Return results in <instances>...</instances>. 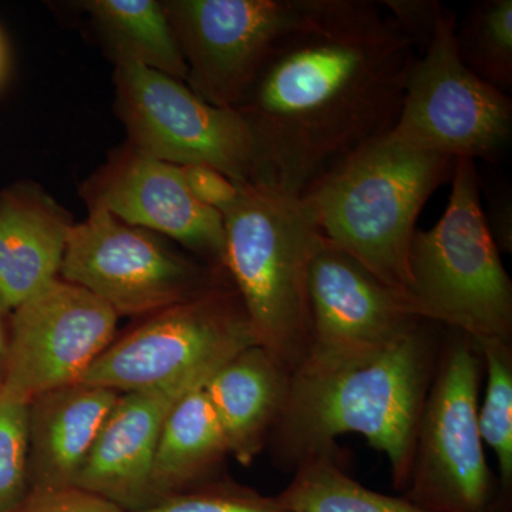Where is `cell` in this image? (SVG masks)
<instances>
[{
	"mask_svg": "<svg viewBox=\"0 0 512 512\" xmlns=\"http://www.w3.org/2000/svg\"><path fill=\"white\" fill-rule=\"evenodd\" d=\"M326 0L163 2L202 100L234 109L278 46L318 16Z\"/></svg>",
	"mask_w": 512,
	"mask_h": 512,
	"instance_id": "10",
	"label": "cell"
},
{
	"mask_svg": "<svg viewBox=\"0 0 512 512\" xmlns=\"http://www.w3.org/2000/svg\"><path fill=\"white\" fill-rule=\"evenodd\" d=\"M204 384L181 397L165 419L151 470L153 507L220 478L228 447Z\"/></svg>",
	"mask_w": 512,
	"mask_h": 512,
	"instance_id": "19",
	"label": "cell"
},
{
	"mask_svg": "<svg viewBox=\"0 0 512 512\" xmlns=\"http://www.w3.org/2000/svg\"><path fill=\"white\" fill-rule=\"evenodd\" d=\"M29 493V403L0 399V512H12Z\"/></svg>",
	"mask_w": 512,
	"mask_h": 512,
	"instance_id": "24",
	"label": "cell"
},
{
	"mask_svg": "<svg viewBox=\"0 0 512 512\" xmlns=\"http://www.w3.org/2000/svg\"><path fill=\"white\" fill-rule=\"evenodd\" d=\"M114 83L128 146L178 167L208 165L234 183H254V140L237 110L212 106L184 82L138 64L116 66Z\"/></svg>",
	"mask_w": 512,
	"mask_h": 512,
	"instance_id": "11",
	"label": "cell"
},
{
	"mask_svg": "<svg viewBox=\"0 0 512 512\" xmlns=\"http://www.w3.org/2000/svg\"><path fill=\"white\" fill-rule=\"evenodd\" d=\"M9 312L0 303V393H2L3 373H5L6 349H8V329H6L5 315Z\"/></svg>",
	"mask_w": 512,
	"mask_h": 512,
	"instance_id": "30",
	"label": "cell"
},
{
	"mask_svg": "<svg viewBox=\"0 0 512 512\" xmlns=\"http://www.w3.org/2000/svg\"><path fill=\"white\" fill-rule=\"evenodd\" d=\"M474 343L485 372L478 430L497 458V512H512V342L476 339Z\"/></svg>",
	"mask_w": 512,
	"mask_h": 512,
	"instance_id": "22",
	"label": "cell"
},
{
	"mask_svg": "<svg viewBox=\"0 0 512 512\" xmlns=\"http://www.w3.org/2000/svg\"><path fill=\"white\" fill-rule=\"evenodd\" d=\"M444 330L402 495L427 512H497L477 420L483 359L470 336Z\"/></svg>",
	"mask_w": 512,
	"mask_h": 512,
	"instance_id": "6",
	"label": "cell"
},
{
	"mask_svg": "<svg viewBox=\"0 0 512 512\" xmlns=\"http://www.w3.org/2000/svg\"><path fill=\"white\" fill-rule=\"evenodd\" d=\"M417 56L379 2L326 0L278 46L234 107L254 140L252 184L302 197L390 133Z\"/></svg>",
	"mask_w": 512,
	"mask_h": 512,
	"instance_id": "1",
	"label": "cell"
},
{
	"mask_svg": "<svg viewBox=\"0 0 512 512\" xmlns=\"http://www.w3.org/2000/svg\"><path fill=\"white\" fill-rule=\"evenodd\" d=\"M379 5L421 52L433 39L444 10L437 0H382Z\"/></svg>",
	"mask_w": 512,
	"mask_h": 512,
	"instance_id": "26",
	"label": "cell"
},
{
	"mask_svg": "<svg viewBox=\"0 0 512 512\" xmlns=\"http://www.w3.org/2000/svg\"><path fill=\"white\" fill-rule=\"evenodd\" d=\"M72 215L30 185L0 197V303L8 311L59 278Z\"/></svg>",
	"mask_w": 512,
	"mask_h": 512,
	"instance_id": "17",
	"label": "cell"
},
{
	"mask_svg": "<svg viewBox=\"0 0 512 512\" xmlns=\"http://www.w3.org/2000/svg\"><path fill=\"white\" fill-rule=\"evenodd\" d=\"M278 498L291 512H427L403 495L377 493L357 483L340 466L338 453L303 461Z\"/></svg>",
	"mask_w": 512,
	"mask_h": 512,
	"instance_id": "21",
	"label": "cell"
},
{
	"mask_svg": "<svg viewBox=\"0 0 512 512\" xmlns=\"http://www.w3.org/2000/svg\"><path fill=\"white\" fill-rule=\"evenodd\" d=\"M456 13L444 8L433 39L414 60L390 134L457 160L495 161L510 146L512 101L458 55Z\"/></svg>",
	"mask_w": 512,
	"mask_h": 512,
	"instance_id": "8",
	"label": "cell"
},
{
	"mask_svg": "<svg viewBox=\"0 0 512 512\" xmlns=\"http://www.w3.org/2000/svg\"><path fill=\"white\" fill-rule=\"evenodd\" d=\"M488 229L500 252L512 251V201L510 195L501 194L491 200L490 214H485Z\"/></svg>",
	"mask_w": 512,
	"mask_h": 512,
	"instance_id": "29",
	"label": "cell"
},
{
	"mask_svg": "<svg viewBox=\"0 0 512 512\" xmlns=\"http://www.w3.org/2000/svg\"><path fill=\"white\" fill-rule=\"evenodd\" d=\"M407 301L417 315L471 339L512 342V284L488 229L476 161L457 158L441 220L417 231Z\"/></svg>",
	"mask_w": 512,
	"mask_h": 512,
	"instance_id": "5",
	"label": "cell"
},
{
	"mask_svg": "<svg viewBox=\"0 0 512 512\" xmlns=\"http://www.w3.org/2000/svg\"><path fill=\"white\" fill-rule=\"evenodd\" d=\"M82 8L92 18L116 66L138 64L187 82V64L163 2L89 0Z\"/></svg>",
	"mask_w": 512,
	"mask_h": 512,
	"instance_id": "20",
	"label": "cell"
},
{
	"mask_svg": "<svg viewBox=\"0 0 512 512\" xmlns=\"http://www.w3.org/2000/svg\"><path fill=\"white\" fill-rule=\"evenodd\" d=\"M184 181L192 197L211 210L225 214L238 200L239 184L208 165H185Z\"/></svg>",
	"mask_w": 512,
	"mask_h": 512,
	"instance_id": "28",
	"label": "cell"
},
{
	"mask_svg": "<svg viewBox=\"0 0 512 512\" xmlns=\"http://www.w3.org/2000/svg\"><path fill=\"white\" fill-rule=\"evenodd\" d=\"M59 278L92 292L119 316L154 315L229 279L103 210H90L73 225Z\"/></svg>",
	"mask_w": 512,
	"mask_h": 512,
	"instance_id": "9",
	"label": "cell"
},
{
	"mask_svg": "<svg viewBox=\"0 0 512 512\" xmlns=\"http://www.w3.org/2000/svg\"><path fill=\"white\" fill-rule=\"evenodd\" d=\"M204 383H175L121 393L92 448L76 487L124 512L153 507L150 481L165 419L178 400Z\"/></svg>",
	"mask_w": 512,
	"mask_h": 512,
	"instance_id": "15",
	"label": "cell"
},
{
	"mask_svg": "<svg viewBox=\"0 0 512 512\" xmlns=\"http://www.w3.org/2000/svg\"><path fill=\"white\" fill-rule=\"evenodd\" d=\"M289 379L274 357L252 345L205 382V394L220 423L228 454L242 466H249L268 444L284 409Z\"/></svg>",
	"mask_w": 512,
	"mask_h": 512,
	"instance_id": "18",
	"label": "cell"
},
{
	"mask_svg": "<svg viewBox=\"0 0 512 512\" xmlns=\"http://www.w3.org/2000/svg\"><path fill=\"white\" fill-rule=\"evenodd\" d=\"M256 345L232 282L148 316L104 350L79 383L117 393L205 383L241 350Z\"/></svg>",
	"mask_w": 512,
	"mask_h": 512,
	"instance_id": "7",
	"label": "cell"
},
{
	"mask_svg": "<svg viewBox=\"0 0 512 512\" xmlns=\"http://www.w3.org/2000/svg\"><path fill=\"white\" fill-rule=\"evenodd\" d=\"M308 298V349L296 372L360 362L427 322L406 296L323 235L309 265Z\"/></svg>",
	"mask_w": 512,
	"mask_h": 512,
	"instance_id": "13",
	"label": "cell"
},
{
	"mask_svg": "<svg viewBox=\"0 0 512 512\" xmlns=\"http://www.w3.org/2000/svg\"><path fill=\"white\" fill-rule=\"evenodd\" d=\"M120 393L74 383L29 403L30 490L76 487Z\"/></svg>",
	"mask_w": 512,
	"mask_h": 512,
	"instance_id": "16",
	"label": "cell"
},
{
	"mask_svg": "<svg viewBox=\"0 0 512 512\" xmlns=\"http://www.w3.org/2000/svg\"><path fill=\"white\" fill-rule=\"evenodd\" d=\"M458 55L484 82L512 86V0H483L457 23Z\"/></svg>",
	"mask_w": 512,
	"mask_h": 512,
	"instance_id": "23",
	"label": "cell"
},
{
	"mask_svg": "<svg viewBox=\"0 0 512 512\" xmlns=\"http://www.w3.org/2000/svg\"><path fill=\"white\" fill-rule=\"evenodd\" d=\"M443 336L444 328L427 320L360 362L293 373L266 444L276 466L293 473L309 458L338 453L339 436L362 434L386 454L394 488L403 493Z\"/></svg>",
	"mask_w": 512,
	"mask_h": 512,
	"instance_id": "2",
	"label": "cell"
},
{
	"mask_svg": "<svg viewBox=\"0 0 512 512\" xmlns=\"http://www.w3.org/2000/svg\"><path fill=\"white\" fill-rule=\"evenodd\" d=\"M12 312L0 399L30 403L79 383L116 339L119 315L62 278Z\"/></svg>",
	"mask_w": 512,
	"mask_h": 512,
	"instance_id": "12",
	"label": "cell"
},
{
	"mask_svg": "<svg viewBox=\"0 0 512 512\" xmlns=\"http://www.w3.org/2000/svg\"><path fill=\"white\" fill-rule=\"evenodd\" d=\"M225 272L244 303L256 345L292 376L309 342L308 274L322 232L301 195L239 184L225 214Z\"/></svg>",
	"mask_w": 512,
	"mask_h": 512,
	"instance_id": "4",
	"label": "cell"
},
{
	"mask_svg": "<svg viewBox=\"0 0 512 512\" xmlns=\"http://www.w3.org/2000/svg\"><path fill=\"white\" fill-rule=\"evenodd\" d=\"M82 192L90 210L107 211L131 227L174 239L198 261L225 272L224 218L192 197L178 165L127 146Z\"/></svg>",
	"mask_w": 512,
	"mask_h": 512,
	"instance_id": "14",
	"label": "cell"
},
{
	"mask_svg": "<svg viewBox=\"0 0 512 512\" xmlns=\"http://www.w3.org/2000/svg\"><path fill=\"white\" fill-rule=\"evenodd\" d=\"M140 512H291L276 497L234 481L217 480L165 498Z\"/></svg>",
	"mask_w": 512,
	"mask_h": 512,
	"instance_id": "25",
	"label": "cell"
},
{
	"mask_svg": "<svg viewBox=\"0 0 512 512\" xmlns=\"http://www.w3.org/2000/svg\"><path fill=\"white\" fill-rule=\"evenodd\" d=\"M0 66H2V46H0Z\"/></svg>",
	"mask_w": 512,
	"mask_h": 512,
	"instance_id": "31",
	"label": "cell"
},
{
	"mask_svg": "<svg viewBox=\"0 0 512 512\" xmlns=\"http://www.w3.org/2000/svg\"><path fill=\"white\" fill-rule=\"evenodd\" d=\"M454 161L387 133L336 165L302 197L323 237L407 299L416 222L433 192L451 180Z\"/></svg>",
	"mask_w": 512,
	"mask_h": 512,
	"instance_id": "3",
	"label": "cell"
},
{
	"mask_svg": "<svg viewBox=\"0 0 512 512\" xmlns=\"http://www.w3.org/2000/svg\"><path fill=\"white\" fill-rule=\"evenodd\" d=\"M12 512H124L99 495L79 487L30 490L28 497Z\"/></svg>",
	"mask_w": 512,
	"mask_h": 512,
	"instance_id": "27",
	"label": "cell"
}]
</instances>
